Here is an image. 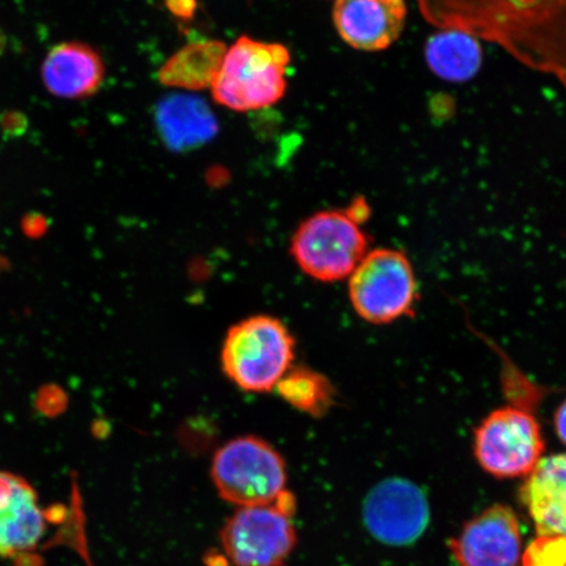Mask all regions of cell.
Listing matches in <instances>:
<instances>
[{"label":"cell","mask_w":566,"mask_h":566,"mask_svg":"<svg viewBox=\"0 0 566 566\" xmlns=\"http://www.w3.org/2000/svg\"><path fill=\"white\" fill-rule=\"evenodd\" d=\"M437 30L491 42L566 90V0H417Z\"/></svg>","instance_id":"obj_1"},{"label":"cell","mask_w":566,"mask_h":566,"mask_svg":"<svg viewBox=\"0 0 566 566\" xmlns=\"http://www.w3.org/2000/svg\"><path fill=\"white\" fill-rule=\"evenodd\" d=\"M289 49L279 42L239 38L228 48L211 84V96L224 108L251 112L277 104L286 94Z\"/></svg>","instance_id":"obj_2"},{"label":"cell","mask_w":566,"mask_h":566,"mask_svg":"<svg viewBox=\"0 0 566 566\" xmlns=\"http://www.w3.org/2000/svg\"><path fill=\"white\" fill-rule=\"evenodd\" d=\"M295 342L277 317L258 315L232 325L221 352L222 370L245 392L275 389L292 369Z\"/></svg>","instance_id":"obj_3"},{"label":"cell","mask_w":566,"mask_h":566,"mask_svg":"<svg viewBox=\"0 0 566 566\" xmlns=\"http://www.w3.org/2000/svg\"><path fill=\"white\" fill-rule=\"evenodd\" d=\"M348 209L318 211L303 221L292 240L296 265L311 279L336 282L350 274L369 252V235Z\"/></svg>","instance_id":"obj_4"},{"label":"cell","mask_w":566,"mask_h":566,"mask_svg":"<svg viewBox=\"0 0 566 566\" xmlns=\"http://www.w3.org/2000/svg\"><path fill=\"white\" fill-rule=\"evenodd\" d=\"M210 475L219 495L239 507L269 505L285 492V459L263 438L243 436L212 458Z\"/></svg>","instance_id":"obj_5"},{"label":"cell","mask_w":566,"mask_h":566,"mask_svg":"<svg viewBox=\"0 0 566 566\" xmlns=\"http://www.w3.org/2000/svg\"><path fill=\"white\" fill-rule=\"evenodd\" d=\"M349 300L356 314L374 325L413 316L419 285L407 254L394 248L367 252L350 274Z\"/></svg>","instance_id":"obj_6"},{"label":"cell","mask_w":566,"mask_h":566,"mask_svg":"<svg viewBox=\"0 0 566 566\" xmlns=\"http://www.w3.org/2000/svg\"><path fill=\"white\" fill-rule=\"evenodd\" d=\"M546 442L533 409L518 401L492 410L473 433V455L497 479L526 478L544 457Z\"/></svg>","instance_id":"obj_7"},{"label":"cell","mask_w":566,"mask_h":566,"mask_svg":"<svg viewBox=\"0 0 566 566\" xmlns=\"http://www.w3.org/2000/svg\"><path fill=\"white\" fill-rule=\"evenodd\" d=\"M294 495L282 492L272 504L239 507L224 523L221 542L235 566H283L296 546Z\"/></svg>","instance_id":"obj_8"},{"label":"cell","mask_w":566,"mask_h":566,"mask_svg":"<svg viewBox=\"0 0 566 566\" xmlns=\"http://www.w3.org/2000/svg\"><path fill=\"white\" fill-rule=\"evenodd\" d=\"M363 518L369 534L381 544L412 546L429 527V500L412 481L387 479L366 495Z\"/></svg>","instance_id":"obj_9"},{"label":"cell","mask_w":566,"mask_h":566,"mask_svg":"<svg viewBox=\"0 0 566 566\" xmlns=\"http://www.w3.org/2000/svg\"><path fill=\"white\" fill-rule=\"evenodd\" d=\"M449 547L458 566H520L518 516L511 506L492 505L465 522Z\"/></svg>","instance_id":"obj_10"},{"label":"cell","mask_w":566,"mask_h":566,"mask_svg":"<svg viewBox=\"0 0 566 566\" xmlns=\"http://www.w3.org/2000/svg\"><path fill=\"white\" fill-rule=\"evenodd\" d=\"M406 0H335L332 19L346 45L366 53L385 52L405 32Z\"/></svg>","instance_id":"obj_11"},{"label":"cell","mask_w":566,"mask_h":566,"mask_svg":"<svg viewBox=\"0 0 566 566\" xmlns=\"http://www.w3.org/2000/svg\"><path fill=\"white\" fill-rule=\"evenodd\" d=\"M48 531V514L34 488L15 473L0 471V556L38 548Z\"/></svg>","instance_id":"obj_12"},{"label":"cell","mask_w":566,"mask_h":566,"mask_svg":"<svg viewBox=\"0 0 566 566\" xmlns=\"http://www.w3.org/2000/svg\"><path fill=\"white\" fill-rule=\"evenodd\" d=\"M42 82L49 94L69 101L95 95L102 88L105 65L101 53L86 42L55 45L42 62Z\"/></svg>","instance_id":"obj_13"},{"label":"cell","mask_w":566,"mask_h":566,"mask_svg":"<svg viewBox=\"0 0 566 566\" xmlns=\"http://www.w3.org/2000/svg\"><path fill=\"white\" fill-rule=\"evenodd\" d=\"M518 500L537 535L566 537V452L543 457L520 486Z\"/></svg>","instance_id":"obj_14"},{"label":"cell","mask_w":566,"mask_h":566,"mask_svg":"<svg viewBox=\"0 0 566 566\" xmlns=\"http://www.w3.org/2000/svg\"><path fill=\"white\" fill-rule=\"evenodd\" d=\"M157 126L163 142L180 153L207 145L218 133L209 105L186 94L169 96L159 104Z\"/></svg>","instance_id":"obj_15"},{"label":"cell","mask_w":566,"mask_h":566,"mask_svg":"<svg viewBox=\"0 0 566 566\" xmlns=\"http://www.w3.org/2000/svg\"><path fill=\"white\" fill-rule=\"evenodd\" d=\"M424 61L431 73L450 83H465L483 67L484 54L480 40L457 30H438L423 48Z\"/></svg>","instance_id":"obj_16"},{"label":"cell","mask_w":566,"mask_h":566,"mask_svg":"<svg viewBox=\"0 0 566 566\" xmlns=\"http://www.w3.org/2000/svg\"><path fill=\"white\" fill-rule=\"evenodd\" d=\"M228 48L222 41L203 40L182 46L158 71L163 86L197 92L211 87Z\"/></svg>","instance_id":"obj_17"},{"label":"cell","mask_w":566,"mask_h":566,"mask_svg":"<svg viewBox=\"0 0 566 566\" xmlns=\"http://www.w3.org/2000/svg\"><path fill=\"white\" fill-rule=\"evenodd\" d=\"M275 389L287 405L311 417H323L335 406L329 379L308 367H292Z\"/></svg>","instance_id":"obj_18"},{"label":"cell","mask_w":566,"mask_h":566,"mask_svg":"<svg viewBox=\"0 0 566 566\" xmlns=\"http://www.w3.org/2000/svg\"><path fill=\"white\" fill-rule=\"evenodd\" d=\"M522 566H566V537L537 535L521 557Z\"/></svg>","instance_id":"obj_19"},{"label":"cell","mask_w":566,"mask_h":566,"mask_svg":"<svg viewBox=\"0 0 566 566\" xmlns=\"http://www.w3.org/2000/svg\"><path fill=\"white\" fill-rule=\"evenodd\" d=\"M166 7L176 19L192 20L198 9L197 0H166Z\"/></svg>","instance_id":"obj_20"},{"label":"cell","mask_w":566,"mask_h":566,"mask_svg":"<svg viewBox=\"0 0 566 566\" xmlns=\"http://www.w3.org/2000/svg\"><path fill=\"white\" fill-rule=\"evenodd\" d=\"M554 424L558 440L566 448V399L556 409Z\"/></svg>","instance_id":"obj_21"},{"label":"cell","mask_w":566,"mask_h":566,"mask_svg":"<svg viewBox=\"0 0 566 566\" xmlns=\"http://www.w3.org/2000/svg\"><path fill=\"white\" fill-rule=\"evenodd\" d=\"M21 119H24V117L19 115V113H9V115L3 117V129L11 134L20 133L21 127L23 129L27 127V124L21 123Z\"/></svg>","instance_id":"obj_22"}]
</instances>
